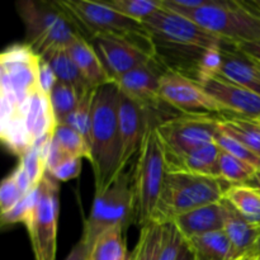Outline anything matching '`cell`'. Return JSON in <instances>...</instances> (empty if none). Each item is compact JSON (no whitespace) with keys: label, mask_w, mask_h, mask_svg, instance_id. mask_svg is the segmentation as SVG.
Instances as JSON below:
<instances>
[{"label":"cell","mask_w":260,"mask_h":260,"mask_svg":"<svg viewBox=\"0 0 260 260\" xmlns=\"http://www.w3.org/2000/svg\"><path fill=\"white\" fill-rule=\"evenodd\" d=\"M119 89L112 83L96 88L90 134V162L95 196L103 193L124 172L118 127Z\"/></svg>","instance_id":"cell-1"},{"label":"cell","mask_w":260,"mask_h":260,"mask_svg":"<svg viewBox=\"0 0 260 260\" xmlns=\"http://www.w3.org/2000/svg\"><path fill=\"white\" fill-rule=\"evenodd\" d=\"M167 174L164 145L157 124H151L142 140L134 172L136 222L140 228L156 223Z\"/></svg>","instance_id":"cell-2"},{"label":"cell","mask_w":260,"mask_h":260,"mask_svg":"<svg viewBox=\"0 0 260 260\" xmlns=\"http://www.w3.org/2000/svg\"><path fill=\"white\" fill-rule=\"evenodd\" d=\"M17 8L25 25V45L40 57L68 50L81 36L56 2H19Z\"/></svg>","instance_id":"cell-3"},{"label":"cell","mask_w":260,"mask_h":260,"mask_svg":"<svg viewBox=\"0 0 260 260\" xmlns=\"http://www.w3.org/2000/svg\"><path fill=\"white\" fill-rule=\"evenodd\" d=\"M56 3L88 41L96 36H116L155 52L154 41L142 23L119 14L104 3L88 0H58Z\"/></svg>","instance_id":"cell-4"},{"label":"cell","mask_w":260,"mask_h":260,"mask_svg":"<svg viewBox=\"0 0 260 260\" xmlns=\"http://www.w3.org/2000/svg\"><path fill=\"white\" fill-rule=\"evenodd\" d=\"M182 15L234 45L260 40L258 2L210 0L205 7Z\"/></svg>","instance_id":"cell-5"},{"label":"cell","mask_w":260,"mask_h":260,"mask_svg":"<svg viewBox=\"0 0 260 260\" xmlns=\"http://www.w3.org/2000/svg\"><path fill=\"white\" fill-rule=\"evenodd\" d=\"M230 187L220 178L187 173H168L156 223L167 225L182 213L218 203Z\"/></svg>","instance_id":"cell-6"},{"label":"cell","mask_w":260,"mask_h":260,"mask_svg":"<svg viewBox=\"0 0 260 260\" xmlns=\"http://www.w3.org/2000/svg\"><path fill=\"white\" fill-rule=\"evenodd\" d=\"M2 66V121L22 118L20 112L29 96L40 88V56L27 45L7 48Z\"/></svg>","instance_id":"cell-7"},{"label":"cell","mask_w":260,"mask_h":260,"mask_svg":"<svg viewBox=\"0 0 260 260\" xmlns=\"http://www.w3.org/2000/svg\"><path fill=\"white\" fill-rule=\"evenodd\" d=\"M136 217L134 174L123 172L103 193L94 197L93 207L84 221L81 239L91 248L94 241L114 226L127 228Z\"/></svg>","instance_id":"cell-8"},{"label":"cell","mask_w":260,"mask_h":260,"mask_svg":"<svg viewBox=\"0 0 260 260\" xmlns=\"http://www.w3.org/2000/svg\"><path fill=\"white\" fill-rule=\"evenodd\" d=\"M46 173L37 188V198L25 228L35 260H55L57 251V222L60 211V184Z\"/></svg>","instance_id":"cell-9"},{"label":"cell","mask_w":260,"mask_h":260,"mask_svg":"<svg viewBox=\"0 0 260 260\" xmlns=\"http://www.w3.org/2000/svg\"><path fill=\"white\" fill-rule=\"evenodd\" d=\"M142 24L156 43L197 50H212L234 45L207 30L194 20L165 9L162 5L156 13L145 19Z\"/></svg>","instance_id":"cell-10"},{"label":"cell","mask_w":260,"mask_h":260,"mask_svg":"<svg viewBox=\"0 0 260 260\" xmlns=\"http://www.w3.org/2000/svg\"><path fill=\"white\" fill-rule=\"evenodd\" d=\"M157 131L167 154L184 155L216 141L218 118L180 114L157 124Z\"/></svg>","instance_id":"cell-11"},{"label":"cell","mask_w":260,"mask_h":260,"mask_svg":"<svg viewBox=\"0 0 260 260\" xmlns=\"http://www.w3.org/2000/svg\"><path fill=\"white\" fill-rule=\"evenodd\" d=\"M160 96L172 108L188 116L228 114L225 109L208 95L197 81L173 70H167L160 80Z\"/></svg>","instance_id":"cell-12"},{"label":"cell","mask_w":260,"mask_h":260,"mask_svg":"<svg viewBox=\"0 0 260 260\" xmlns=\"http://www.w3.org/2000/svg\"><path fill=\"white\" fill-rule=\"evenodd\" d=\"M111 78L116 79L156 58V53L116 36H96L90 41Z\"/></svg>","instance_id":"cell-13"},{"label":"cell","mask_w":260,"mask_h":260,"mask_svg":"<svg viewBox=\"0 0 260 260\" xmlns=\"http://www.w3.org/2000/svg\"><path fill=\"white\" fill-rule=\"evenodd\" d=\"M165 71V66L156 57L146 65L118 76L114 79L113 83L122 93L149 111L156 113L162 104H165L160 96V80Z\"/></svg>","instance_id":"cell-14"},{"label":"cell","mask_w":260,"mask_h":260,"mask_svg":"<svg viewBox=\"0 0 260 260\" xmlns=\"http://www.w3.org/2000/svg\"><path fill=\"white\" fill-rule=\"evenodd\" d=\"M229 116L256 121L260 118V95L216 75L201 76L197 81Z\"/></svg>","instance_id":"cell-15"},{"label":"cell","mask_w":260,"mask_h":260,"mask_svg":"<svg viewBox=\"0 0 260 260\" xmlns=\"http://www.w3.org/2000/svg\"><path fill=\"white\" fill-rule=\"evenodd\" d=\"M151 114H154V112L146 109L119 90L118 127L122 144L123 170L129 164L132 157L139 154L147 128L151 124H157L152 122Z\"/></svg>","instance_id":"cell-16"},{"label":"cell","mask_w":260,"mask_h":260,"mask_svg":"<svg viewBox=\"0 0 260 260\" xmlns=\"http://www.w3.org/2000/svg\"><path fill=\"white\" fill-rule=\"evenodd\" d=\"M216 76L260 95V69L250 57L239 51L235 45L222 48L220 68Z\"/></svg>","instance_id":"cell-17"},{"label":"cell","mask_w":260,"mask_h":260,"mask_svg":"<svg viewBox=\"0 0 260 260\" xmlns=\"http://www.w3.org/2000/svg\"><path fill=\"white\" fill-rule=\"evenodd\" d=\"M172 223L178 229L183 239L221 231L225 228V207L222 201L213 205L203 206L175 216Z\"/></svg>","instance_id":"cell-18"},{"label":"cell","mask_w":260,"mask_h":260,"mask_svg":"<svg viewBox=\"0 0 260 260\" xmlns=\"http://www.w3.org/2000/svg\"><path fill=\"white\" fill-rule=\"evenodd\" d=\"M20 116L24 122L29 145L35 144L47 135H53L57 126L53 117L50 95L43 93L41 89L29 96L20 112Z\"/></svg>","instance_id":"cell-19"},{"label":"cell","mask_w":260,"mask_h":260,"mask_svg":"<svg viewBox=\"0 0 260 260\" xmlns=\"http://www.w3.org/2000/svg\"><path fill=\"white\" fill-rule=\"evenodd\" d=\"M221 149L216 142L184 155L165 152L168 173H187L218 178V159Z\"/></svg>","instance_id":"cell-20"},{"label":"cell","mask_w":260,"mask_h":260,"mask_svg":"<svg viewBox=\"0 0 260 260\" xmlns=\"http://www.w3.org/2000/svg\"><path fill=\"white\" fill-rule=\"evenodd\" d=\"M225 207V228L231 245V260L249 255L260 238V226L253 225L244 218L228 201L222 200Z\"/></svg>","instance_id":"cell-21"},{"label":"cell","mask_w":260,"mask_h":260,"mask_svg":"<svg viewBox=\"0 0 260 260\" xmlns=\"http://www.w3.org/2000/svg\"><path fill=\"white\" fill-rule=\"evenodd\" d=\"M68 52L70 53L84 79L90 86L99 88L104 84L113 81L94 46L83 36H80L68 48Z\"/></svg>","instance_id":"cell-22"},{"label":"cell","mask_w":260,"mask_h":260,"mask_svg":"<svg viewBox=\"0 0 260 260\" xmlns=\"http://www.w3.org/2000/svg\"><path fill=\"white\" fill-rule=\"evenodd\" d=\"M124 233L126 228L119 225L102 234L91 245L88 260H131Z\"/></svg>","instance_id":"cell-23"},{"label":"cell","mask_w":260,"mask_h":260,"mask_svg":"<svg viewBox=\"0 0 260 260\" xmlns=\"http://www.w3.org/2000/svg\"><path fill=\"white\" fill-rule=\"evenodd\" d=\"M196 260H231V245L225 231L184 239Z\"/></svg>","instance_id":"cell-24"},{"label":"cell","mask_w":260,"mask_h":260,"mask_svg":"<svg viewBox=\"0 0 260 260\" xmlns=\"http://www.w3.org/2000/svg\"><path fill=\"white\" fill-rule=\"evenodd\" d=\"M223 200L228 201L244 218L260 226V190L251 184L230 185Z\"/></svg>","instance_id":"cell-25"},{"label":"cell","mask_w":260,"mask_h":260,"mask_svg":"<svg viewBox=\"0 0 260 260\" xmlns=\"http://www.w3.org/2000/svg\"><path fill=\"white\" fill-rule=\"evenodd\" d=\"M41 58L50 63L51 69L56 76V80L66 84V85L73 86L79 91V94L83 93L85 89L90 88V85L86 83L83 74L80 73L78 65L73 60L68 50L56 51V52H52L51 55Z\"/></svg>","instance_id":"cell-26"},{"label":"cell","mask_w":260,"mask_h":260,"mask_svg":"<svg viewBox=\"0 0 260 260\" xmlns=\"http://www.w3.org/2000/svg\"><path fill=\"white\" fill-rule=\"evenodd\" d=\"M218 127L260 156V127L255 122L236 116L220 117Z\"/></svg>","instance_id":"cell-27"},{"label":"cell","mask_w":260,"mask_h":260,"mask_svg":"<svg viewBox=\"0 0 260 260\" xmlns=\"http://www.w3.org/2000/svg\"><path fill=\"white\" fill-rule=\"evenodd\" d=\"M95 91L96 88H93V86L85 89L79 96V102L73 113L62 123L68 124L71 128L78 131L89 142V145H90L91 119H93V104Z\"/></svg>","instance_id":"cell-28"},{"label":"cell","mask_w":260,"mask_h":260,"mask_svg":"<svg viewBox=\"0 0 260 260\" xmlns=\"http://www.w3.org/2000/svg\"><path fill=\"white\" fill-rule=\"evenodd\" d=\"M256 173V169L251 165L221 150L218 159V178L229 185L248 184L255 177Z\"/></svg>","instance_id":"cell-29"},{"label":"cell","mask_w":260,"mask_h":260,"mask_svg":"<svg viewBox=\"0 0 260 260\" xmlns=\"http://www.w3.org/2000/svg\"><path fill=\"white\" fill-rule=\"evenodd\" d=\"M52 140L66 156L90 160L89 142L68 124H57L53 131Z\"/></svg>","instance_id":"cell-30"},{"label":"cell","mask_w":260,"mask_h":260,"mask_svg":"<svg viewBox=\"0 0 260 260\" xmlns=\"http://www.w3.org/2000/svg\"><path fill=\"white\" fill-rule=\"evenodd\" d=\"M164 225L150 223L141 228L139 240L132 250V260H157L161 248Z\"/></svg>","instance_id":"cell-31"},{"label":"cell","mask_w":260,"mask_h":260,"mask_svg":"<svg viewBox=\"0 0 260 260\" xmlns=\"http://www.w3.org/2000/svg\"><path fill=\"white\" fill-rule=\"evenodd\" d=\"M79 96L80 94L73 86L66 85L60 81L55 84L50 94V102L56 123L62 124L66 118L73 113L79 102Z\"/></svg>","instance_id":"cell-32"},{"label":"cell","mask_w":260,"mask_h":260,"mask_svg":"<svg viewBox=\"0 0 260 260\" xmlns=\"http://www.w3.org/2000/svg\"><path fill=\"white\" fill-rule=\"evenodd\" d=\"M103 3L119 14L140 23L161 8V0H109Z\"/></svg>","instance_id":"cell-33"},{"label":"cell","mask_w":260,"mask_h":260,"mask_svg":"<svg viewBox=\"0 0 260 260\" xmlns=\"http://www.w3.org/2000/svg\"><path fill=\"white\" fill-rule=\"evenodd\" d=\"M215 142L221 147V150L229 152V154H231L233 156L238 157L241 161L251 165L254 169H256L258 173L260 172V156L254 154L251 150H249L248 147L244 146L240 141H238L236 139L231 137L230 135L221 131L220 127H218V132L217 135H216Z\"/></svg>","instance_id":"cell-34"},{"label":"cell","mask_w":260,"mask_h":260,"mask_svg":"<svg viewBox=\"0 0 260 260\" xmlns=\"http://www.w3.org/2000/svg\"><path fill=\"white\" fill-rule=\"evenodd\" d=\"M36 198H37V188L29 194L23 197L14 207L10 208L7 212L2 213L3 226L14 225V223H23L25 226V223L29 220L30 213H32Z\"/></svg>","instance_id":"cell-35"},{"label":"cell","mask_w":260,"mask_h":260,"mask_svg":"<svg viewBox=\"0 0 260 260\" xmlns=\"http://www.w3.org/2000/svg\"><path fill=\"white\" fill-rule=\"evenodd\" d=\"M184 239L172 222L164 225L161 248L157 260H177Z\"/></svg>","instance_id":"cell-36"},{"label":"cell","mask_w":260,"mask_h":260,"mask_svg":"<svg viewBox=\"0 0 260 260\" xmlns=\"http://www.w3.org/2000/svg\"><path fill=\"white\" fill-rule=\"evenodd\" d=\"M22 198L23 194L20 192L19 187L15 183L13 175L9 174L3 180L2 188H0V208H2V213L7 212L10 208L14 207Z\"/></svg>","instance_id":"cell-37"},{"label":"cell","mask_w":260,"mask_h":260,"mask_svg":"<svg viewBox=\"0 0 260 260\" xmlns=\"http://www.w3.org/2000/svg\"><path fill=\"white\" fill-rule=\"evenodd\" d=\"M81 160L83 159L80 157H68L48 174L52 175L58 182H68V180L75 179L80 175L81 167H83Z\"/></svg>","instance_id":"cell-38"},{"label":"cell","mask_w":260,"mask_h":260,"mask_svg":"<svg viewBox=\"0 0 260 260\" xmlns=\"http://www.w3.org/2000/svg\"><path fill=\"white\" fill-rule=\"evenodd\" d=\"M38 80H40V88L45 94L50 95L53 86L57 83L56 76L51 69L50 63L46 60L40 57V74H38Z\"/></svg>","instance_id":"cell-39"},{"label":"cell","mask_w":260,"mask_h":260,"mask_svg":"<svg viewBox=\"0 0 260 260\" xmlns=\"http://www.w3.org/2000/svg\"><path fill=\"white\" fill-rule=\"evenodd\" d=\"M235 46L239 51H241V52L244 53V55L250 57L251 60L259 61L260 62V40L253 41V42L238 43V45Z\"/></svg>","instance_id":"cell-40"},{"label":"cell","mask_w":260,"mask_h":260,"mask_svg":"<svg viewBox=\"0 0 260 260\" xmlns=\"http://www.w3.org/2000/svg\"><path fill=\"white\" fill-rule=\"evenodd\" d=\"M89 251H90V246L80 238V240L71 249L70 254L65 260H88Z\"/></svg>","instance_id":"cell-41"},{"label":"cell","mask_w":260,"mask_h":260,"mask_svg":"<svg viewBox=\"0 0 260 260\" xmlns=\"http://www.w3.org/2000/svg\"><path fill=\"white\" fill-rule=\"evenodd\" d=\"M177 260H196L194 255H193V253L190 251V249L188 248L187 243H183L182 248H180V251H179V255H178Z\"/></svg>","instance_id":"cell-42"},{"label":"cell","mask_w":260,"mask_h":260,"mask_svg":"<svg viewBox=\"0 0 260 260\" xmlns=\"http://www.w3.org/2000/svg\"><path fill=\"white\" fill-rule=\"evenodd\" d=\"M249 255H254V256H258V258H260V238H259V240L256 241V244L254 245L253 250H251V253L249 254Z\"/></svg>","instance_id":"cell-43"},{"label":"cell","mask_w":260,"mask_h":260,"mask_svg":"<svg viewBox=\"0 0 260 260\" xmlns=\"http://www.w3.org/2000/svg\"><path fill=\"white\" fill-rule=\"evenodd\" d=\"M248 184H251V185H254V187H256V188H258V189L260 190V179H258V178H255V177H254L253 179H251L250 182L248 183Z\"/></svg>","instance_id":"cell-44"},{"label":"cell","mask_w":260,"mask_h":260,"mask_svg":"<svg viewBox=\"0 0 260 260\" xmlns=\"http://www.w3.org/2000/svg\"><path fill=\"white\" fill-rule=\"evenodd\" d=\"M238 260H260V258H258V256H254V255H246V256H243V258H240Z\"/></svg>","instance_id":"cell-45"},{"label":"cell","mask_w":260,"mask_h":260,"mask_svg":"<svg viewBox=\"0 0 260 260\" xmlns=\"http://www.w3.org/2000/svg\"><path fill=\"white\" fill-rule=\"evenodd\" d=\"M254 122H255V123L258 124V126L260 127V118H259V119H256V121H254Z\"/></svg>","instance_id":"cell-46"},{"label":"cell","mask_w":260,"mask_h":260,"mask_svg":"<svg viewBox=\"0 0 260 260\" xmlns=\"http://www.w3.org/2000/svg\"><path fill=\"white\" fill-rule=\"evenodd\" d=\"M253 61L256 63V65H258V68L260 69V62H259V61H255V60H253Z\"/></svg>","instance_id":"cell-47"},{"label":"cell","mask_w":260,"mask_h":260,"mask_svg":"<svg viewBox=\"0 0 260 260\" xmlns=\"http://www.w3.org/2000/svg\"><path fill=\"white\" fill-rule=\"evenodd\" d=\"M255 178H258V179H260V172H259V173H256V175H255Z\"/></svg>","instance_id":"cell-48"},{"label":"cell","mask_w":260,"mask_h":260,"mask_svg":"<svg viewBox=\"0 0 260 260\" xmlns=\"http://www.w3.org/2000/svg\"><path fill=\"white\" fill-rule=\"evenodd\" d=\"M131 260H132V259H131Z\"/></svg>","instance_id":"cell-49"}]
</instances>
